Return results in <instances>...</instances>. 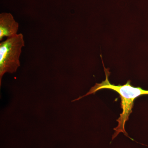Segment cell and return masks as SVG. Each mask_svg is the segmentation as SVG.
Wrapping results in <instances>:
<instances>
[{"label": "cell", "mask_w": 148, "mask_h": 148, "mask_svg": "<svg viewBox=\"0 0 148 148\" xmlns=\"http://www.w3.org/2000/svg\"><path fill=\"white\" fill-rule=\"evenodd\" d=\"M19 24L10 13L2 12L0 14V40L4 37L8 38L17 35Z\"/></svg>", "instance_id": "cell-3"}, {"label": "cell", "mask_w": 148, "mask_h": 148, "mask_svg": "<svg viewBox=\"0 0 148 148\" xmlns=\"http://www.w3.org/2000/svg\"><path fill=\"white\" fill-rule=\"evenodd\" d=\"M24 46L22 34L7 38L0 43V85L5 74L15 73L20 66L19 58Z\"/></svg>", "instance_id": "cell-2"}, {"label": "cell", "mask_w": 148, "mask_h": 148, "mask_svg": "<svg viewBox=\"0 0 148 148\" xmlns=\"http://www.w3.org/2000/svg\"><path fill=\"white\" fill-rule=\"evenodd\" d=\"M102 62L106 75V80L103 81L101 83L95 84V85L91 87L90 90L86 94L72 101V102L78 101L90 94H95L97 91L101 89H111L116 91L119 93L121 98V108L123 109V112L120 114L119 118L116 120L118 122V124L117 126L114 129L115 132L113 135L112 140H113L116 138L120 133L123 132L130 139L134 140L128 136L125 129V122L129 119V116L132 112V109L134 106L135 99L139 96L148 95V90H144L140 87H133L131 85V81L130 80L127 82L126 84L123 85H119L116 86L111 84L108 79L109 76L110 75L109 69L105 68L103 60Z\"/></svg>", "instance_id": "cell-1"}]
</instances>
